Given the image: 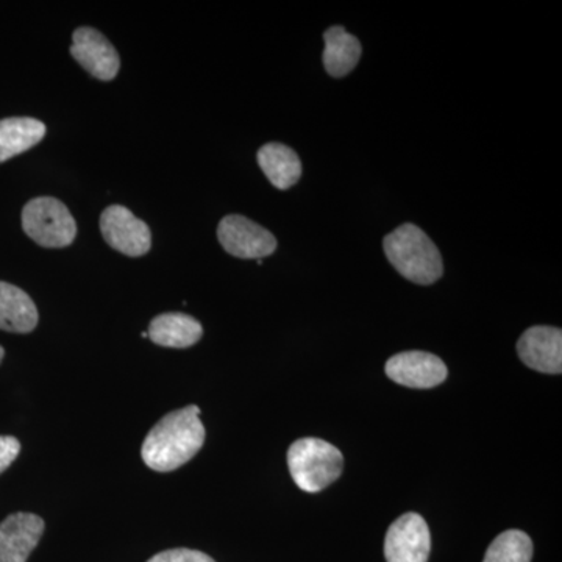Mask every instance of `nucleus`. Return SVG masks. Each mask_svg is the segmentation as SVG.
I'll return each mask as SVG.
<instances>
[{"mask_svg": "<svg viewBox=\"0 0 562 562\" xmlns=\"http://www.w3.org/2000/svg\"><path fill=\"white\" fill-rule=\"evenodd\" d=\"M150 341L169 349H188L201 341V322L183 313H165L154 317L149 325Z\"/></svg>", "mask_w": 562, "mask_h": 562, "instance_id": "12", "label": "nucleus"}, {"mask_svg": "<svg viewBox=\"0 0 562 562\" xmlns=\"http://www.w3.org/2000/svg\"><path fill=\"white\" fill-rule=\"evenodd\" d=\"M103 239L114 250L127 257H143L150 250L151 235L149 225L138 220L131 210L122 205H111L101 216Z\"/></svg>", "mask_w": 562, "mask_h": 562, "instance_id": "7", "label": "nucleus"}, {"mask_svg": "<svg viewBox=\"0 0 562 562\" xmlns=\"http://www.w3.org/2000/svg\"><path fill=\"white\" fill-rule=\"evenodd\" d=\"M38 325V310L27 292L0 281V330L31 333Z\"/></svg>", "mask_w": 562, "mask_h": 562, "instance_id": "13", "label": "nucleus"}, {"mask_svg": "<svg viewBox=\"0 0 562 562\" xmlns=\"http://www.w3.org/2000/svg\"><path fill=\"white\" fill-rule=\"evenodd\" d=\"M288 468L302 491L316 494L341 476L342 453L319 438H303L288 450Z\"/></svg>", "mask_w": 562, "mask_h": 562, "instance_id": "3", "label": "nucleus"}, {"mask_svg": "<svg viewBox=\"0 0 562 562\" xmlns=\"http://www.w3.org/2000/svg\"><path fill=\"white\" fill-rule=\"evenodd\" d=\"M447 373L449 371L441 358L427 351H403L386 362V375L392 382L414 390L439 386L446 382Z\"/></svg>", "mask_w": 562, "mask_h": 562, "instance_id": "8", "label": "nucleus"}, {"mask_svg": "<svg viewBox=\"0 0 562 562\" xmlns=\"http://www.w3.org/2000/svg\"><path fill=\"white\" fill-rule=\"evenodd\" d=\"M21 452V443L13 436H0V473L13 464Z\"/></svg>", "mask_w": 562, "mask_h": 562, "instance_id": "19", "label": "nucleus"}, {"mask_svg": "<svg viewBox=\"0 0 562 562\" xmlns=\"http://www.w3.org/2000/svg\"><path fill=\"white\" fill-rule=\"evenodd\" d=\"M70 55L95 79L110 81L120 72V54L95 29L80 27L74 32Z\"/></svg>", "mask_w": 562, "mask_h": 562, "instance_id": "9", "label": "nucleus"}, {"mask_svg": "<svg viewBox=\"0 0 562 562\" xmlns=\"http://www.w3.org/2000/svg\"><path fill=\"white\" fill-rule=\"evenodd\" d=\"M3 355H5V351H3L2 347H0V362L3 360Z\"/></svg>", "mask_w": 562, "mask_h": 562, "instance_id": "20", "label": "nucleus"}, {"mask_svg": "<svg viewBox=\"0 0 562 562\" xmlns=\"http://www.w3.org/2000/svg\"><path fill=\"white\" fill-rule=\"evenodd\" d=\"M258 165L273 187L290 190L302 177V162L291 147L280 143L265 144L258 150Z\"/></svg>", "mask_w": 562, "mask_h": 562, "instance_id": "14", "label": "nucleus"}, {"mask_svg": "<svg viewBox=\"0 0 562 562\" xmlns=\"http://www.w3.org/2000/svg\"><path fill=\"white\" fill-rule=\"evenodd\" d=\"M44 532L36 514L16 513L0 524V562H27Z\"/></svg>", "mask_w": 562, "mask_h": 562, "instance_id": "11", "label": "nucleus"}, {"mask_svg": "<svg viewBox=\"0 0 562 562\" xmlns=\"http://www.w3.org/2000/svg\"><path fill=\"white\" fill-rule=\"evenodd\" d=\"M430 550V530L424 517L416 513L398 517L384 539V557L387 562H427Z\"/></svg>", "mask_w": 562, "mask_h": 562, "instance_id": "6", "label": "nucleus"}, {"mask_svg": "<svg viewBox=\"0 0 562 562\" xmlns=\"http://www.w3.org/2000/svg\"><path fill=\"white\" fill-rule=\"evenodd\" d=\"M517 353L532 371L560 375L562 372V331L557 327L528 328L517 341Z\"/></svg>", "mask_w": 562, "mask_h": 562, "instance_id": "10", "label": "nucleus"}, {"mask_svg": "<svg viewBox=\"0 0 562 562\" xmlns=\"http://www.w3.org/2000/svg\"><path fill=\"white\" fill-rule=\"evenodd\" d=\"M217 238L227 254L243 260H262L277 249V239L271 232L239 214H231L221 221Z\"/></svg>", "mask_w": 562, "mask_h": 562, "instance_id": "5", "label": "nucleus"}, {"mask_svg": "<svg viewBox=\"0 0 562 562\" xmlns=\"http://www.w3.org/2000/svg\"><path fill=\"white\" fill-rule=\"evenodd\" d=\"M25 235L41 247L61 249L74 243L77 225L65 203L54 198H36L22 210Z\"/></svg>", "mask_w": 562, "mask_h": 562, "instance_id": "4", "label": "nucleus"}, {"mask_svg": "<svg viewBox=\"0 0 562 562\" xmlns=\"http://www.w3.org/2000/svg\"><path fill=\"white\" fill-rule=\"evenodd\" d=\"M532 542L527 532L503 531L492 541L483 562H531Z\"/></svg>", "mask_w": 562, "mask_h": 562, "instance_id": "17", "label": "nucleus"}, {"mask_svg": "<svg viewBox=\"0 0 562 562\" xmlns=\"http://www.w3.org/2000/svg\"><path fill=\"white\" fill-rule=\"evenodd\" d=\"M324 66L331 77L347 76L361 58V43L346 29L335 25L324 33Z\"/></svg>", "mask_w": 562, "mask_h": 562, "instance_id": "15", "label": "nucleus"}, {"mask_svg": "<svg viewBox=\"0 0 562 562\" xmlns=\"http://www.w3.org/2000/svg\"><path fill=\"white\" fill-rule=\"evenodd\" d=\"M383 249L395 271L413 283L427 286L442 277L441 251L417 225L405 224L390 233Z\"/></svg>", "mask_w": 562, "mask_h": 562, "instance_id": "2", "label": "nucleus"}, {"mask_svg": "<svg viewBox=\"0 0 562 562\" xmlns=\"http://www.w3.org/2000/svg\"><path fill=\"white\" fill-rule=\"evenodd\" d=\"M205 442L199 406L190 405L162 417L143 442L140 457L155 472H172L191 461Z\"/></svg>", "mask_w": 562, "mask_h": 562, "instance_id": "1", "label": "nucleus"}, {"mask_svg": "<svg viewBox=\"0 0 562 562\" xmlns=\"http://www.w3.org/2000/svg\"><path fill=\"white\" fill-rule=\"evenodd\" d=\"M46 135V125L33 117L0 121V162L32 149Z\"/></svg>", "mask_w": 562, "mask_h": 562, "instance_id": "16", "label": "nucleus"}, {"mask_svg": "<svg viewBox=\"0 0 562 562\" xmlns=\"http://www.w3.org/2000/svg\"><path fill=\"white\" fill-rule=\"evenodd\" d=\"M147 562H216L209 554L191 549L166 550L151 557Z\"/></svg>", "mask_w": 562, "mask_h": 562, "instance_id": "18", "label": "nucleus"}]
</instances>
